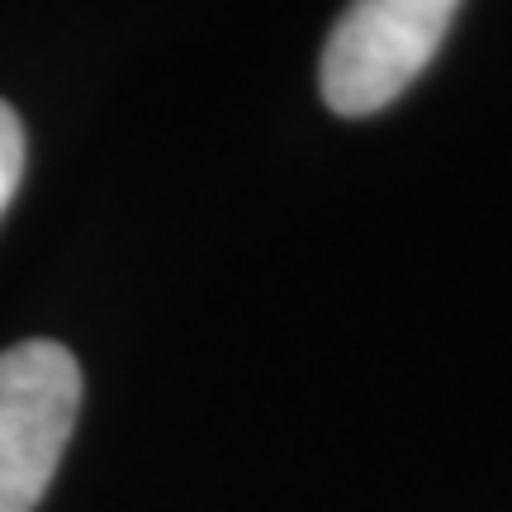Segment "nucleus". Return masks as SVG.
Returning a JSON list of instances; mask_svg holds the SVG:
<instances>
[{"mask_svg":"<svg viewBox=\"0 0 512 512\" xmlns=\"http://www.w3.org/2000/svg\"><path fill=\"white\" fill-rule=\"evenodd\" d=\"M460 0H351L323 43L328 110L361 119L394 105L437 57Z\"/></svg>","mask_w":512,"mask_h":512,"instance_id":"obj_1","label":"nucleus"},{"mask_svg":"<svg viewBox=\"0 0 512 512\" xmlns=\"http://www.w3.org/2000/svg\"><path fill=\"white\" fill-rule=\"evenodd\" d=\"M81 408V366L62 342L0 351V512H34Z\"/></svg>","mask_w":512,"mask_h":512,"instance_id":"obj_2","label":"nucleus"},{"mask_svg":"<svg viewBox=\"0 0 512 512\" xmlns=\"http://www.w3.org/2000/svg\"><path fill=\"white\" fill-rule=\"evenodd\" d=\"M19 181H24V128H19V114L0 100V214L15 200Z\"/></svg>","mask_w":512,"mask_h":512,"instance_id":"obj_3","label":"nucleus"}]
</instances>
